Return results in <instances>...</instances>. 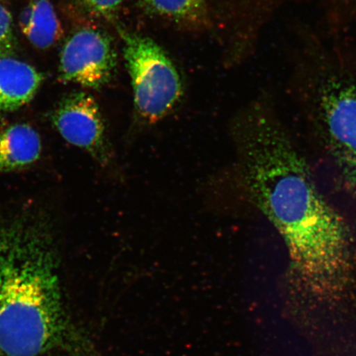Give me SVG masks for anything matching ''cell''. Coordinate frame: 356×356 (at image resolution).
<instances>
[{
	"instance_id": "6da1fadb",
	"label": "cell",
	"mask_w": 356,
	"mask_h": 356,
	"mask_svg": "<svg viewBox=\"0 0 356 356\" xmlns=\"http://www.w3.org/2000/svg\"><path fill=\"white\" fill-rule=\"evenodd\" d=\"M231 131L244 189L282 236L293 267L313 282L337 277L348 265V229L286 128L257 105L234 120Z\"/></svg>"
},
{
	"instance_id": "7a4b0ae2",
	"label": "cell",
	"mask_w": 356,
	"mask_h": 356,
	"mask_svg": "<svg viewBox=\"0 0 356 356\" xmlns=\"http://www.w3.org/2000/svg\"><path fill=\"white\" fill-rule=\"evenodd\" d=\"M58 264L44 222L19 216L0 224V356H87Z\"/></svg>"
},
{
	"instance_id": "3957f363",
	"label": "cell",
	"mask_w": 356,
	"mask_h": 356,
	"mask_svg": "<svg viewBox=\"0 0 356 356\" xmlns=\"http://www.w3.org/2000/svg\"><path fill=\"white\" fill-rule=\"evenodd\" d=\"M119 33L131 82L134 118L141 126H151L176 108L184 84L170 58L154 40L124 29Z\"/></svg>"
},
{
	"instance_id": "277c9868",
	"label": "cell",
	"mask_w": 356,
	"mask_h": 356,
	"mask_svg": "<svg viewBox=\"0 0 356 356\" xmlns=\"http://www.w3.org/2000/svg\"><path fill=\"white\" fill-rule=\"evenodd\" d=\"M310 111L329 155L356 179V79L340 73L315 78Z\"/></svg>"
},
{
	"instance_id": "5b68a950",
	"label": "cell",
	"mask_w": 356,
	"mask_h": 356,
	"mask_svg": "<svg viewBox=\"0 0 356 356\" xmlns=\"http://www.w3.org/2000/svg\"><path fill=\"white\" fill-rule=\"evenodd\" d=\"M117 65V55L108 35L84 28L70 35L62 48L59 73L66 83L99 89L108 83Z\"/></svg>"
},
{
	"instance_id": "8992f818",
	"label": "cell",
	"mask_w": 356,
	"mask_h": 356,
	"mask_svg": "<svg viewBox=\"0 0 356 356\" xmlns=\"http://www.w3.org/2000/svg\"><path fill=\"white\" fill-rule=\"evenodd\" d=\"M53 123L70 144L87 151L102 165L113 160L104 118L96 101L86 92H75L61 101Z\"/></svg>"
},
{
	"instance_id": "52a82bcc",
	"label": "cell",
	"mask_w": 356,
	"mask_h": 356,
	"mask_svg": "<svg viewBox=\"0 0 356 356\" xmlns=\"http://www.w3.org/2000/svg\"><path fill=\"white\" fill-rule=\"evenodd\" d=\"M42 81V74L32 65L0 56V111H15L29 104Z\"/></svg>"
},
{
	"instance_id": "ba28073f",
	"label": "cell",
	"mask_w": 356,
	"mask_h": 356,
	"mask_svg": "<svg viewBox=\"0 0 356 356\" xmlns=\"http://www.w3.org/2000/svg\"><path fill=\"white\" fill-rule=\"evenodd\" d=\"M41 153V137L29 124H12L0 131V172L31 165Z\"/></svg>"
},
{
	"instance_id": "9c48e42d",
	"label": "cell",
	"mask_w": 356,
	"mask_h": 356,
	"mask_svg": "<svg viewBox=\"0 0 356 356\" xmlns=\"http://www.w3.org/2000/svg\"><path fill=\"white\" fill-rule=\"evenodd\" d=\"M22 33L34 47L47 49L61 37L59 19L49 0H32L20 17Z\"/></svg>"
},
{
	"instance_id": "30bf717a",
	"label": "cell",
	"mask_w": 356,
	"mask_h": 356,
	"mask_svg": "<svg viewBox=\"0 0 356 356\" xmlns=\"http://www.w3.org/2000/svg\"><path fill=\"white\" fill-rule=\"evenodd\" d=\"M145 10L154 16L186 26L203 24L207 0H143Z\"/></svg>"
},
{
	"instance_id": "8fae6325",
	"label": "cell",
	"mask_w": 356,
	"mask_h": 356,
	"mask_svg": "<svg viewBox=\"0 0 356 356\" xmlns=\"http://www.w3.org/2000/svg\"><path fill=\"white\" fill-rule=\"evenodd\" d=\"M12 42V17L6 8L0 6V56L10 50Z\"/></svg>"
},
{
	"instance_id": "7c38bea8",
	"label": "cell",
	"mask_w": 356,
	"mask_h": 356,
	"mask_svg": "<svg viewBox=\"0 0 356 356\" xmlns=\"http://www.w3.org/2000/svg\"><path fill=\"white\" fill-rule=\"evenodd\" d=\"M123 1L124 0H82L89 10L100 15H108L113 12Z\"/></svg>"
}]
</instances>
